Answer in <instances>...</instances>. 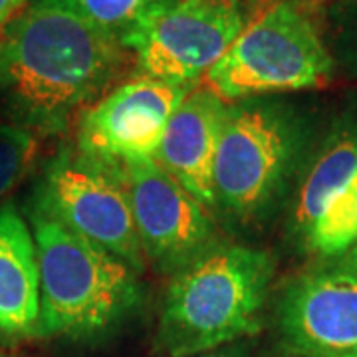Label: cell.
Segmentation results:
<instances>
[{
  "mask_svg": "<svg viewBox=\"0 0 357 357\" xmlns=\"http://www.w3.org/2000/svg\"><path fill=\"white\" fill-rule=\"evenodd\" d=\"M128 58L112 32L30 2L0 38V89L20 126L52 135L112 89Z\"/></svg>",
  "mask_w": 357,
  "mask_h": 357,
  "instance_id": "6da1fadb",
  "label": "cell"
},
{
  "mask_svg": "<svg viewBox=\"0 0 357 357\" xmlns=\"http://www.w3.org/2000/svg\"><path fill=\"white\" fill-rule=\"evenodd\" d=\"M272 278L274 260L266 250L215 244L169 284L161 347L171 357H192L258 332Z\"/></svg>",
  "mask_w": 357,
  "mask_h": 357,
  "instance_id": "7a4b0ae2",
  "label": "cell"
},
{
  "mask_svg": "<svg viewBox=\"0 0 357 357\" xmlns=\"http://www.w3.org/2000/svg\"><path fill=\"white\" fill-rule=\"evenodd\" d=\"M40 276L38 335L107 332L139 300L137 272L38 208L30 213Z\"/></svg>",
  "mask_w": 357,
  "mask_h": 357,
  "instance_id": "3957f363",
  "label": "cell"
},
{
  "mask_svg": "<svg viewBox=\"0 0 357 357\" xmlns=\"http://www.w3.org/2000/svg\"><path fill=\"white\" fill-rule=\"evenodd\" d=\"M310 141L307 119L288 103H230L213 167L215 203L243 222L266 218L300 177Z\"/></svg>",
  "mask_w": 357,
  "mask_h": 357,
  "instance_id": "277c9868",
  "label": "cell"
},
{
  "mask_svg": "<svg viewBox=\"0 0 357 357\" xmlns=\"http://www.w3.org/2000/svg\"><path fill=\"white\" fill-rule=\"evenodd\" d=\"M333 68L332 52L306 10L292 0H276L244 24L203 84L225 102H243L321 88Z\"/></svg>",
  "mask_w": 357,
  "mask_h": 357,
  "instance_id": "5b68a950",
  "label": "cell"
},
{
  "mask_svg": "<svg viewBox=\"0 0 357 357\" xmlns=\"http://www.w3.org/2000/svg\"><path fill=\"white\" fill-rule=\"evenodd\" d=\"M244 24L243 0H167L128 30L121 42L143 76L197 86Z\"/></svg>",
  "mask_w": 357,
  "mask_h": 357,
  "instance_id": "8992f818",
  "label": "cell"
},
{
  "mask_svg": "<svg viewBox=\"0 0 357 357\" xmlns=\"http://www.w3.org/2000/svg\"><path fill=\"white\" fill-rule=\"evenodd\" d=\"M34 208L121 258L137 274L145 268L119 165L79 151L60 153L44 171Z\"/></svg>",
  "mask_w": 357,
  "mask_h": 357,
  "instance_id": "52a82bcc",
  "label": "cell"
},
{
  "mask_svg": "<svg viewBox=\"0 0 357 357\" xmlns=\"http://www.w3.org/2000/svg\"><path fill=\"white\" fill-rule=\"evenodd\" d=\"M197 86L137 74L103 93L77 119V151L114 165L155 161L171 115Z\"/></svg>",
  "mask_w": 357,
  "mask_h": 357,
  "instance_id": "ba28073f",
  "label": "cell"
},
{
  "mask_svg": "<svg viewBox=\"0 0 357 357\" xmlns=\"http://www.w3.org/2000/svg\"><path fill=\"white\" fill-rule=\"evenodd\" d=\"M145 260L161 274H177L215 246L208 206L155 161L121 165Z\"/></svg>",
  "mask_w": 357,
  "mask_h": 357,
  "instance_id": "9c48e42d",
  "label": "cell"
},
{
  "mask_svg": "<svg viewBox=\"0 0 357 357\" xmlns=\"http://www.w3.org/2000/svg\"><path fill=\"white\" fill-rule=\"evenodd\" d=\"M276 319L294 356L357 357V266L335 258L298 274L282 290Z\"/></svg>",
  "mask_w": 357,
  "mask_h": 357,
  "instance_id": "30bf717a",
  "label": "cell"
},
{
  "mask_svg": "<svg viewBox=\"0 0 357 357\" xmlns=\"http://www.w3.org/2000/svg\"><path fill=\"white\" fill-rule=\"evenodd\" d=\"M229 102L197 86L167 123L155 163L208 208L215 206L213 167Z\"/></svg>",
  "mask_w": 357,
  "mask_h": 357,
  "instance_id": "8fae6325",
  "label": "cell"
},
{
  "mask_svg": "<svg viewBox=\"0 0 357 357\" xmlns=\"http://www.w3.org/2000/svg\"><path fill=\"white\" fill-rule=\"evenodd\" d=\"M40 276L30 225L13 203L0 206V332L38 335Z\"/></svg>",
  "mask_w": 357,
  "mask_h": 357,
  "instance_id": "7c38bea8",
  "label": "cell"
},
{
  "mask_svg": "<svg viewBox=\"0 0 357 357\" xmlns=\"http://www.w3.org/2000/svg\"><path fill=\"white\" fill-rule=\"evenodd\" d=\"M356 177L357 117H344L333 123L298 177L288 225L296 243L302 246L316 220Z\"/></svg>",
  "mask_w": 357,
  "mask_h": 357,
  "instance_id": "4fadbf2b",
  "label": "cell"
},
{
  "mask_svg": "<svg viewBox=\"0 0 357 357\" xmlns=\"http://www.w3.org/2000/svg\"><path fill=\"white\" fill-rule=\"evenodd\" d=\"M357 244V177L307 232L302 246L324 258H340Z\"/></svg>",
  "mask_w": 357,
  "mask_h": 357,
  "instance_id": "5bb4252c",
  "label": "cell"
},
{
  "mask_svg": "<svg viewBox=\"0 0 357 357\" xmlns=\"http://www.w3.org/2000/svg\"><path fill=\"white\" fill-rule=\"evenodd\" d=\"M30 2H42V4L64 8L68 13L76 14L77 18L102 30H107L121 40L126 32L137 24L145 14L167 0H30Z\"/></svg>",
  "mask_w": 357,
  "mask_h": 357,
  "instance_id": "9a60e30c",
  "label": "cell"
},
{
  "mask_svg": "<svg viewBox=\"0 0 357 357\" xmlns=\"http://www.w3.org/2000/svg\"><path fill=\"white\" fill-rule=\"evenodd\" d=\"M38 133L20 123H0V206L38 157Z\"/></svg>",
  "mask_w": 357,
  "mask_h": 357,
  "instance_id": "2e32d148",
  "label": "cell"
},
{
  "mask_svg": "<svg viewBox=\"0 0 357 357\" xmlns=\"http://www.w3.org/2000/svg\"><path fill=\"white\" fill-rule=\"evenodd\" d=\"M30 0H0V38L8 30V26L24 13Z\"/></svg>",
  "mask_w": 357,
  "mask_h": 357,
  "instance_id": "e0dca14e",
  "label": "cell"
},
{
  "mask_svg": "<svg viewBox=\"0 0 357 357\" xmlns=\"http://www.w3.org/2000/svg\"><path fill=\"white\" fill-rule=\"evenodd\" d=\"M192 357H248L244 354L241 347H220V349H215V351H206V354H199V356Z\"/></svg>",
  "mask_w": 357,
  "mask_h": 357,
  "instance_id": "ac0fdd59",
  "label": "cell"
},
{
  "mask_svg": "<svg viewBox=\"0 0 357 357\" xmlns=\"http://www.w3.org/2000/svg\"><path fill=\"white\" fill-rule=\"evenodd\" d=\"M340 258H344V260H347L349 264H354V266H357V244L351 248V250H347L344 256H340Z\"/></svg>",
  "mask_w": 357,
  "mask_h": 357,
  "instance_id": "d6986e66",
  "label": "cell"
},
{
  "mask_svg": "<svg viewBox=\"0 0 357 357\" xmlns=\"http://www.w3.org/2000/svg\"><path fill=\"white\" fill-rule=\"evenodd\" d=\"M292 357H310V356H292Z\"/></svg>",
  "mask_w": 357,
  "mask_h": 357,
  "instance_id": "ffe728a7",
  "label": "cell"
},
{
  "mask_svg": "<svg viewBox=\"0 0 357 357\" xmlns=\"http://www.w3.org/2000/svg\"><path fill=\"white\" fill-rule=\"evenodd\" d=\"M268 2H276V0H268Z\"/></svg>",
  "mask_w": 357,
  "mask_h": 357,
  "instance_id": "44dd1931",
  "label": "cell"
},
{
  "mask_svg": "<svg viewBox=\"0 0 357 357\" xmlns=\"http://www.w3.org/2000/svg\"><path fill=\"white\" fill-rule=\"evenodd\" d=\"M0 357H2V356H0Z\"/></svg>",
  "mask_w": 357,
  "mask_h": 357,
  "instance_id": "7402d4cb",
  "label": "cell"
}]
</instances>
